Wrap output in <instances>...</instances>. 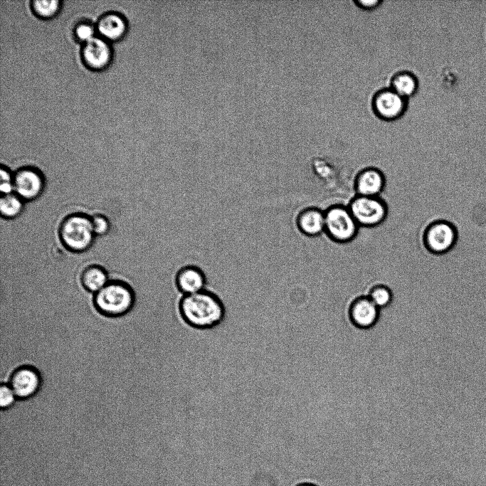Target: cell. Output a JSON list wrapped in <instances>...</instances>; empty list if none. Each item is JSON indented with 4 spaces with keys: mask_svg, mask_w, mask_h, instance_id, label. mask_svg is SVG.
Returning <instances> with one entry per match:
<instances>
[{
    "mask_svg": "<svg viewBox=\"0 0 486 486\" xmlns=\"http://www.w3.org/2000/svg\"><path fill=\"white\" fill-rule=\"evenodd\" d=\"M178 312L186 324L201 330L220 325L226 316L225 306L221 300L206 290L182 295L178 303Z\"/></svg>",
    "mask_w": 486,
    "mask_h": 486,
    "instance_id": "cell-1",
    "label": "cell"
},
{
    "mask_svg": "<svg viewBox=\"0 0 486 486\" xmlns=\"http://www.w3.org/2000/svg\"><path fill=\"white\" fill-rule=\"evenodd\" d=\"M134 300V294L129 286L120 282H111L95 293L94 304L101 314L119 317L131 310Z\"/></svg>",
    "mask_w": 486,
    "mask_h": 486,
    "instance_id": "cell-2",
    "label": "cell"
},
{
    "mask_svg": "<svg viewBox=\"0 0 486 486\" xmlns=\"http://www.w3.org/2000/svg\"><path fill=\"white\" fill-rule=\"evenodd\" d=\"M324 211V233L332 241L347 243L353 241L359 226L347 206L332 205Z\"/></svg>",
    "mask_w": 486,
    "mask_h": 486,
    "instance_id": "cell-3",
    "label": "cell"
},
{
    "mask_svg": "<svg viewBox=\"0 0 486 486\" xmlns=\"http://www.w3.org/2000/svg\"><path fill=\"white\" fill-rule=\"evenodd\" d=\"M95 236L91 218L83 214L68 216L60 228V237L63 245L74 252H82L89 248Z\"/></svg>",
    "mask_w": 486,
    "mask_h": 486,
    "instance_id": "cell-4",
    "label": "cell"
},
{
    "mask_svg": "<svg viewBox=\"0 0 486 486\" xmlns=\"http://www.w3.org/2000/svg\"><path fill=\"white\" fill-rule=\"evenodd\" d=\"M359 227L374 228L382 224L388 216V206L380 196L356 195L347 205Z\"/></svg>",
    "mask_w": 486,
    "mask_h": 486,
    "instance_id": "cell-5",
    "label": "cell"
},
{
    "mask_svg": "<svg viewBox=\"0 0 486 486\" xmlns=\"http://www.w3.org/2000/svg\"><path fill=\"white\" fill-rule=\"evenodd\" d=\"M423 243L426 249L434 255H443L451 250L457 243V228L446 220H436L429 223L423 233Z\"/></svg>",
    "mask_w": 486,
    "mask_h": 486,
    "instance_id": "cell-6",
    "label": "cell"
},
{
    "mask_svg": "<svg viewBox=\"0 0 486 486\" xmlns=\"http://www.w3.org/2000/svg\"><path fill=\"white\" fill-rule=\"evenodd\" d=\"M374 114L384 121H394L406 112L408 100L391 88H383L375 93L371 101Z\"/></svg>",
    "mask_w": 486,
    "mask_h": 486,
    "instance_id": "cell-7",
    "label": "cell"
},
{
    "mask_svg": "<svg viewBox=\"0 0 486 486\" xmlns=\"http://www.w3.org/2000/svg\"><path fill=\"white\" fill-rule=\"evenodd\" d=\"M81 58L88 68L92 70H102L107 68L112 59V50L108 41L95 36L83 43Z\"/></svg>",
    "mask_w": 486,
    "mask_h": 486,
    "instance_id": "cell-8",
    "label": "cell"
},
{
    "mask_svg": "<svg viewBox=\"0 0 486 486\" xmlns=\"http://www.w3.org/2000/svg\"><path fill=\"white\" fill-rule=\"evenodd\" d=\"M41 384L39 372L32 366H23L13 371L9 385L17 398L26 399L38 392Z\"/></svg>",
    "mask_w": 486,
    "mask_h": 486,
    "instance_id": "cell-9",
    "label": "cell"
},
{
    "mask_svg": "<svg viewBox=\"0 0 486 486\" xmlns=\"http://www.w3.org/2000/svg\"><path fill=\"white\" fill-rule=\"evenodd\" d=\"M44 182L40 172L32 168H23L14 175V191L22 200L36 199L43 191Z\"/></svg>",
    "mask_w": 486,
    "mask_h": 486,
    "instance_id": "cell-10",
    "label": "cell"
},
{
    "mask_svg": "<svg viewBox=\"0 0 486 486\" xmlns=\"http://www.w3.org/2000/svg\"><path fill=\"white\" fill-rule=\"evenodd\" d=\"M385 186V175L376 167H369L361 169L354 179L356 195L380 196Z\"/></svg>",
    "mask_w": 486,
    "mask_h": 486,
    "instance_id": "cell-11",
    "label": "cell"
},
{
    "mask_svg": "<svg viewBox=\"0 0 486 486\" xmlns=\"http://www.w3.org/2000/svg\"><path fill=\"white\" fill-rule=\"evenodd\" d=\"M379 308L368 296L355 299L349 308V317L352 323L361 329L374 326L379 319Z\"/></svg>",
    "mask_w": 486,
    "mask_h": 486,
    "instance_id": "cell-12",
    "label": "cell"
},
{
    "mask_svg": "<svg viewBox=\"0 0 486 486\" xmlns=\"http://www.w3.org/2000/svg\"><path fill=\"white\" fill-rule=\"evenodd\" d=\"M175 284L182 295H192L205 290L206 278L201 268L186 265L177 271Z\"/></svg>",
    "mask_w": 486,
    "mask_h": 486,
    "instance_id": "cell-13",
    "label": "cell"
},
{
    "mask_svg": "<svg viewBox=\"0 0 486 486\" xmlns=\"http://www.w3.org/2000/svg\"><path fill=\"white\" fill-rule=\"evenodd\" d=\"M95 28L101 38L108 42L117 41L125 36L127 23L122 16L111 12L102 16Z\"/></svg>",
    "mask_w": 486,
    "mask_h": 486,
    "instance_id": "cell-14",
    "label": "cell"
},
{
    "mask_svg": "<svg viewBox=\"0 0 486 486\" xmlns=\"http://www.w3.org/2000/svg\"><path fill=\"white\" fill-rule=\"evenodd\" d=\"M324 211L316 207L303 209L297 217L298 229L310 237L318 236L324 233Z\"/></svg>",
    "mask_w": 486,
    "mask_h": 486,
    "instance_id": "cell-15",
    "label": "cell"
},
{
    "mask_svg": "<svg viewBox=\"0 0 486 486\" xmlns=\"http://www.w3.org/2000/svg\"><path fill=\"white\" fill-rule=\"evenodd\" d=\"M390 88L406 99L413 96L418 89L417 77L411 72L401 70L391 78Z\"/></svg>",
    "mask_w": 486,
    "mask_h": 486,
    "instance_id": "cell-16",
    "label": "cell"
},
{
    "mask_svg": "<svg viewBox=\"0 0 486 486\" xmlns=\"http://www.w3.org/2000/svg\"><path fill=\"white\" fill-rule=\"evenodd\" d=\"M81 281L87 290L95 293L108 283L106 272L99 266L87 268L82 275Z\"/></svg>",
    "mask_w": 486,
    "mask_h": 486,
    "instance_id": "cell-17",
    "label": "cell"
},
{
    "mask_svg": "<svg viewBox=\"0 0 486 486\" xmlns=\"http://www.w3.org/2000/svg\"><path fill=\"white\" fill-rule=\"evenodd\" d=\"M31 3V7L35 15L43 19L56 16L63 4V1L59 0H35Z\"/></svg>",
    "mask_w": 486,
    "mask_h": 486,
    "instance_id": "cell-18",
    "label": "cell"
},
{
    "mask_svg": "<svg viewBox=\"0 0 486 486\" xmlns=\"http://www.w3.org/2000/svg\"><path fill=\"white\" fill-rule=\"evenodd\" d=\"M23 210V200L15 193L1 195L0 199L1 214L6 218L18 216Z\"/></svg>",
    "mask_w": 486,
    "mask_h": 486,
    "instance_id": "cell-19",
    "label": "cell"
},
{
    "mask_svg": "<svg viewBox=\"0 0 486 486\" xmlns=\"http://www.w3.org/2000/svg\"><path fill=\"white\" fill-rule=\"evenodd\" d=\"M368 297L379 309L389 306L393 300L391 289L381 284L373 286L369 290Z\"/></svg>",
    "mask_w": 486,
    "mask_h": 486,
    "instance_id": "cell-20",
    "label": "cell"
},
{
    "mask_svg": "<svg viewBox=\"0 0 486 486\" xmlns=\"http://www.w3.org/2000/svg\"><path fill=\"white\" fill-rule=\"evenodd\" d=\"M96 31L91 23L83 22L76 26L74 33L78 40L85 43L95 37Z\"/></svg>",
    "mask_w": 486,
    "mask_h": 486,
    "instance_id": "cell-21",
    "label": "cell"
},
{
    "mask_svg": "<svg viewBox=\"0 0 486 486\" xmlns=\"http://www.w3.org/2000/svg\"><path fill=\"white\" fill-rule=\"evenodd\" d=\"M1 184L0 189L1 195L14 193V175H11L9 170L6 167H1L0 170Z\"/></svg>",
    "mask_w": 486,
    "mask_h": 486,
    "instance_id": "cell-22",
    "label": "cell"
},
{
    "mask_svg": "<svg viewBox=\"0 0 486 486\" xmlns=\"http://www.w3.org/2000/svg\"><path fill=\"white\" fill-rule=\"evenodd\" d=\"M16 396L9 384L0 386V406L2 409L11 407L15 402Z\"/></svg>",
    "mask_w": 486,
    "mask_h": 486,
    "instance_id": "cell-23",
    "label": "cell"
},
{
    "mask_svg": "<svg viewBox=\"0 0 486 486\" xmlns=\"http://www.w3.org/2000/svg\"><path fill=\"white\" fill-rule=\"evenodd\" d=\"M95 235L102 236L107 233L110 228L108 220L102 215H95L91 218Z\"/></svg>",
    "mask_w": 486,
    "mask_h": 486,
    "instance_id": "cell-24",
    "label": "cell"
},
{
    "mask_svg": "<svg viewBox=\"0 0 486 486\" xmlns=\"http://www.w3.org/2000/svg\"><path fill=\"white\" fill-rule=\"evenodd\" d=\"M381 1L374 0V1H363L356 0L354 1V4L361 9L364 10H373L376 9L381 4Z\"/></svg>",
    "mask_w": 486,
    "mask_h": 486,
    "instance_id": "cell-25",
    "label": "cell"
},
{
    "mask_svg": "<svg viewBox=\"0 0 486 486\" xmlns=\"http://www.w3.org/2000/svg\"><path fill=\"white\" fill-rule=\"evenodd\" d=\"M297 486H318V485H315V484H314V483L305 482V483L299 484V485H297Z\"/></svg>",
    "mask_w": 486,
    "mask_h": 486,
    "instance_id": "cell-26",
    "label": "cell"
}]
</instances>
